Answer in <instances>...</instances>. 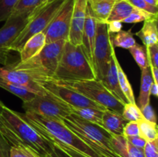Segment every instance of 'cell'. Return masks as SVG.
Returning a JSON list of instances; mask_svg holds the SVG:
<instances>
[{
  "mask_svg": "<svg viewBox=\"0 0 158 157\" xmlns=\"http://www.w3.org/2000/svg\"><path fill=\"white\" fill-rule=\"evenodd\" d=\"M96 78L94 67L82 45L75 46L66 41L63 46L53 80L82 81Z\"/></svg>",
  "mask_w": 158,
  "mask_h": 157,
  "instance_id": "cell-3",
  "label": "cell"
},
{
  "mask_svg": "<svg viewBox=\"0 0 158 157\" xmlns=\"http://www.w3.org/2000/svg\"><path fill=\"white\" fill-rule=\"evenodd\" d=\"M128 157H145L143 149L135 147L128 142Z\"/></svg>",
  "mask_w": 158,
  "mask_h": 157,
  "instance_id": "cell-43",
  "label": "cell"
},
{
  "mask_svg": "<svg viewBox=\"0 0 158 157\" xmlns=\"http://www.w3.org/2000/svg\"><path fill=\"white\" fill-rule=\"evenodd\" d=\"M127 1L129 2L134 7L137 9L154 15H158V7L148 4L144 0H127Z\"/></svg>",
  "mask_w": 158,
  "mask_h": 157,
  "instance_id": "cell-36",
  "label": "cell"
},
{
  "mask_svg": "<svg viewBox=\"0 0 158 157\" xmlns=\"http://www.w3.org/2000/svg\"><path fill=\"white\" fill-rule=\"evenodd\" d=\"M122 116L127 122H138L143 118L140 108L137 104L127 103L124 104Z\"/></svg>",
  "mask_w": 158,
  "mask_h": 157,
  "instance_id": "cell-32",
  "label": "cell"
},
{
  "mask_svg": "<svg viewBox=\"0 0 158 157\" xmlns=\"http://www.w3.org/2000/svg\"><path fill=\"white\" fill-rule=\"evenodd\" d=\"M66 0H47L30 13L29 20L24 29L9 48V52L19 53L26 42L32 35L43 32L52 22Z\"/></svg>",
  "mask_w": 158,
  "mask_h": 157,
  "instance_id": "cell-6",
  "label": "cell"
},
{
  "mask_svg": "<svg viewBox=\"0 0 158 157\" xmlns=\"http://www.w3.org/2000/svg\"><path fill=\"white\" fill-rule=\"evenodd\" d=\"M46 44V35L42 32L29 38L19 52L20 62H24L36 55Z\"/></svg>",
  "mask_w": 158,
  "mask_h": 157,
  "instance_id": "cell-17",
  "label": "cell"
},
{
  "mask_svg": "<svg viewBox=\"0 0 158 157\" xmlns=\"http://www.w3.org/2000/svg\"><path fill=\"white\" fill-rule=\"evenodd\" d=\"M12 145L0 132V157H9Z\"/></svg>",
  "mask_w": 158,
  "mask_h": 157,
  "instance_id": "cell-41",
  "label": "cell"
},
{
  "mask_svg": "<svg viewBox=\"0 0 158 157\" xmlns=\"http://www.w3.org/2000/svg\"><path fill=\"white\" fill-rule=\"evenodd\" d=\"M107 24L108 31L110 33H117V32H120L123 28V25H122L121 22L119 21H112L106 22Z\"/></svg>",
  "mask_w": 158,
  "mask_h": 157,
  "instance_id": "cell-44",
  "label": "cell"
},
{
  "mask_svg": "<svg viewBox=\"0 0 158 157\" xmlns=\"http://www.w3.org/2000/svg\"><path fill=\"white\" fill-rule=\"evenodd\" d=\"M110 1H113V2H115L116 0H110Z\"/></svg>",
  "mask_w": 158,
  "mask_h": 157,
  "instance_id": "cell-53",
  "label": "cell"
},
{
  "mask_svg": "<svg viewBox=\"0 0 158 157\" xmlns=\"http://www.w3.org/2000/svg\"><path fill=\"white\" fill-rule=\"evenodd\" d=\"M148 58L150 62V66L158 68V43L148 46Z\"/></svg>",
  "mask_w": 158,
  "mask_h": 157,
  "instance_id": "cell-38",
  "label": "cell"
},
{
  "mask_svg": "<svg viewBox=\"0 0 158 157\" xmlns=\"http://www.w3.org/2000/svg\"><path fill=\"white\" fill-rule=\"evenodd\" d=\"M142 112V115L143 117L145 119L148 120L150 122H152L154 123H157V116H156V113L154 112V109L152 106H151V104H148L144 106L143 108H142L140 109Z\"/></svg>",
  "mask_w": 158,
  "mask_h": 157,
  "instance_id": "cell-40",
  "label": "cell"
},
{
  "mask_svg": "<svg viewBox=\"0 0 158 157\" xmlns=\"http://www.w3.org/2000/svg\"><path fill=\"white\" fill-rule=\"evenodd\" d=\"M140 136L144 139L146 141H153L158 139L157 125L148 120L142 118L138 122Z\"/></svg>",
  "mask_w": 158,
  "mask_h": 157,
  "instance_id": "cell-28",
  "label": "cell"
},
{
  "mask_svg": "<svg viewBox=\"0 0 158 157\" xmlns=\"http://www.w3.org/2000/svg\"><path fill=\"white\" fill-rule=\"evenodd\" d=\"M143 151L145 157H158V139L147 141Z\"/></svg>",
  "mask_w": 158,
  "mask_h": 157,
  "instance_id": "cell-37",
  "label": "cell"
},
{
  "mask_svg": "<svg viewBox=\"0 0 158 157\" xmlns=\"http://www.w3.org/2000/svg\"><path fill=\"white\" fill-rule=\"evenodd\" d=\"M111 143L116 153L120 157H128V141L123 135L111 134Z\"/></svg>",
  "mask_w": 158,
  "mask_h": 157,
  "instance_id": "cell-31",
  "label": "cell"
},
{
  "mask_svg": "<svg viewBox=\"0 0 158 157\" xmlns=\"http://www.w3.org/2000/svg\"><path fill=\"white\" fill-rule=\"evenodd\" d=\"M43 157H52V156H51L50 155H45V156H43Z\"/></svg>",
  "mask_w": 158,
  "mask_h": 157,
  "instance_id": "cell-51",
  "label": "cell"
},
{
  "mask_svg": "<svg viewBox=\"0 0 158 157\" xmlns=\"http://www.w3.org/2000/svg\"><path fill=\"white\" fill-rule=\"evenodd\" d=\"M114 48L107 24L97 22V35L93 54V67L97 79L102 81L104 78L108 66L112 59Z\"/></svg>",
  "mask_w": 158,
  "mask_h": 157,
  "instance_id": "cell-9",
  "label": "cell"
},
{
  "mask_svg": "<svg viewBox=\"0 0 158 157\" xmlns=\"http://www.w3.org/2000/svg\"><path fill=\"white\" fill-rule=\"evenodd\" d=\"M135 9L136 8L127 0H116L106 22L112 21L122 22L129 16Z\"/></svg>",
  "mask_w": 158,
  "mask_h": 157,
  "instance_id": "cell-22",
  "label": "cell"
},
{
  "mask_svg": "<svg viewBox=\"0 0 158 157\" xmlns=\"http://www.w3.org/2000/svg\"><path fill=\"white\" fill-rule=\"evenodd\" d=\"M135 35L140 38L146 47L158 43L157 17L145 20L142 28Z\"/></svg>",
  "mask_w": 158,
  "mask_h": 157,
  "instance_id": "cell-19",
  "label": "cell"
},
{
  "mask_svg": "<svg viewBox=\"0 0 158 157\" xmlns=\"http://www.w3.org/2000/svg\"><path fill=\"white\" fill-rule=\"evenodd\" d=\"M66 41L62 39L46 43L36 55L26 61L10 64L11 67L30 75L38 83L52 81Z\"/></svg>",
  "mask_w": 158,
  "mask_h": 157,
  "instance_id": "cell-2",
  "label": "cell"
},
{
  "mask_svg": "<svg viewBox=\"0 0 158 157\" xmlns=\"http://www.w3.org/2000/svg\"><path fill=\"white\" fill-rule=\"evenodd\" d=\"M4 104L0 101V132L6 137V139L9 142L12 146H18V145H23V142L19 139L15 132L12 129V126L6 122L4 117L2 116V108Z\"/></svg>",
  "mask_w": 158,
  "mask_h": 157,
  "instance_id": "cell-27",
  "label": "cell"
},
{
  "mask_svg": "<svg viewBox=\"0 0 158 157\" xmlns=\"http://www.w3.org/2000/svg\"><path fill=\"white\" fill-rule=\"evenodd\" d=\"M127 141L133 145L135 147L139 148V149H143L144 147L145 144H146L147 141L144 139L142 138L140 135H136V136H131V137H127Z\"/></svg>",
  "mask_w": 158,
  "mask_h": 157,
  "instance_id": "cell-42",
  "label": "cell"
},
{
  "mask_svg": "<svg viewBox=\"0 0 158 157\" xmlns=\"http://www.w3.org/2000/svg\"><path fill=\"white\" fill-rule=\"evenodd\" d=\"M117 72H118V78L119 83H120V87L121 89L122 92L124 95L125 98L127 99L128 103H133V104H137L134 96V91H133L132 86H131V83L127 78V76L125 74L123 68L120 66L118 59L117 60Z\"/></svg>",
  "mask_w": 158,
  "mask_h": 157,
  "instance_id": "cell-26",
  "label": "cell"
},
{
  "mask_svg": "<svg viewBox=\"0 0 158 157\" xmlns=\"http://www.w3.org/2000/svg\"><path fill=\"white\" fill-rule=\"evenodd\" d=\"M40 4H42V0H18L10 15L15 16L21 14L29 13Z\"/></svg>",
  "mask_w": 158,
  "mask_h": 157,
  "instance_id": "cell-30",
  "label": "cell"
},
{
  "mask_svg": "<svg viewBox=\"0 0 158 157\" xmlns=\"http://www.w3.org/2000/svg\"><path fill=\"white\" fill-rule=\"evenodd\" d=\"M18 0H0V22H5L12 13Z\"/></svg>",
  "mask_w": 158,
  "mask_h": 157,
  "instance_id": "cell-35",
  "label": "cell"
},
{
  "mask_svg": "<svg viewBox=\"0 0 158 157\" xmlns=\"http://www.w3.org/2000/svg\"><path fill=\"white\" fill-rule=\"evenodd\" d=\"M49 155L52 157H72L56 143H53V149Z\"/></svg>",
  "mask_w": 158,
  "mask_h": 157,
  "instance_id": "cell-45",
  "label": "cell"
},
{
  "mask_svg": "<svg viewBox=\"0 0 158 157\" xmlns=\"http://www.w3.org/2000/svg\"><path fill=\"white\" fill-rule=\"evenodd\" d=\"M117 55H116L115 49H113L112 52V59L108 66V69L106 70V75L104 78L102 80L104 86L106 89L116 97L118 99L120 102L123 103V104L127 103V100L125 98L124 95L122 92L120 87V83H119L118 78V72H117Z\"/></svg>",
  "mask_w": 158,
  "mask_h": 157,
  "instance_id": "cell-16",
  "label": "cell"
},
{
  "mask_svg": "<svg viewBox=\"0 0 158 157\" xmlns=\"http://www.w3.org/2000/svg\"><path fill=\"white\" fill-rule=\"evenodd\" d=\"M0 87L9 92L10 93L16 95L23 101V103L32 99L36 95V94H35L26 88L9 83V82L3 81L1 79H0Z\"/></svg>",
  "mask_w": 158,
  "mask_h": 157,
  "instance_id": "cell-24",
  "label": "cell"
},
{
  "mask_svg": "<svg viewBox=\"0 0 158 157\" xmlns=\"http://www.w3.org/2000/svg\"><path fill=\"white\" fill-rule=\"evenodd\" d=\"M0 79L26 88L36 95H44L46 91L43 86L35 82L30 75L20 71H16L7 65L0 67Z\"/></svg>",
  "mask_w": 158,
  "mask_h": 157,
  "instance_id": "cell-13",
  "label": "cell"
},
{
  "mask_svg": "<svg viewBox=\"0 0 158 157\" xmlns=\"http://www.w3.org/2000/svg\"><path fill=\"white\" fill-rule=\"evenodd\" d=\"M2 113L25 146L35 151L40 157L49 155L52 152L53 143L43 136L24 118L23 113L12 110L5 105Z\"/></svg>",
  "mask_w": 158,
  "mask_h": 157,
  "instance_id": "cell-5",
  "label": "cell"
},
{
  "mask_svg": "<svg viewBox=\"0 0 158 157\" xmlns=\"http://www.w3.org/2000/svg\"><path fill=\"white\" fill-rule=\"evenodd\" d=\"M114 2L110 0H87L93 15L99 22H106Z\"/></svg>",
  "mask_w": 158,
  "mask_h": 157,
  "instance_id": "cell-20",
  "label": "cell"
},
{
  "mask_svg": "<svg viewBox=\"0 0 158 157\" xmlns=\"http://www.w3.org/2000/svg\"><path fill=\"white\" fill-rule=\"evenodd\" d=\"M140 71H141L140 89L137 105L140 108V109H141L146 105L150 103V97H151L150 89L154 81H153L151 67L144 68V69H140Z\"/></svg>",
  "mask_w": 158,
  "mask_h": 157,
  "instance_id": "cell-21",
  "label": "cell"
},
{
  "mask_svg": "<svg viewBox=\"0 0 158 157\" xmlns=\"http://www.w3.org/2000/svg\"><path fill=\"white\" fill-rule=\"evenodd\" d=\"M151 67V74H152L153 81L154 83H158V68L157 67Z\"/></svg>",
  "mask_w": 158,
  "mask_h": 157,
  "instance_id": "cell-49",
  "label": "cell"
},
{
  "mask_svg": "<svg viewBox=\"0 0 158 157\" xmlns=\"http://www.w3.org/2000/svg\"><path fill=\"white\" fill-rule=\"evenodd\" d=\"M9 51L0 50V65H10L9 63Z\"/></svg>",
  "mask_w": 158,
  "mask_h": 157,
  "instance_id": "cell-47",
  "label": "cell"
},
{
  "mask_svg": "<svg viewBox=\"0 0 158 157\" xmlns=\"http://www.w3.org/2000/svg\"><path fill=\"white\" fill-rule=\"evenodd\" d=\"M72 113L75 114L85 121L94 123L103 127V123H102L103 110L91 107L72 108Z\"/></svg>",
  "mask_w": 158,
  "mask_h": 157,
  "instance_id": "cell-23",
  "label": "cell"
},
{
  "mask_svg": "<svg viewBox=\"0 0 158 157\" xmlns=\"http://www.w3.org/2000/svg\"><path fill=\"white\" fill-rule=\"evenodd\" d=\"M23 115L43 136L51 143L64 145L88 157H106L85 143L63 121L46 118L31 112H25Z\"/></svg>",
  "mask_w": 158,
  "mask_h": 157,
  "instance_id": "cell-1",
  "label": "cell"
},
{
  "mask_svg": "<svg viewBox=\"0 0 158 157\" xmlns=\"http://www.w3.org/2000/svg\"><path fill=\"white\" fill-rule=\"evenodd\" d=\"M128 50L140 69L150 67V62L146 46L136 43Z\"/></svg>",
  "mask_w": 158,
  "mask_h": 157,
  "instance_id": "cell-29",
  "label": "cell"
},
{
  "mask_svg": "<svg viewBox=\"0 0 158 157\" xmlns=\"http://www.w3.org/2000/svg\"><path fill=\"white\" fill-rule=\"evenodd\" d=\"M52 81L77 91L92 101L103 106L106 109L122 115L124 105L106 89L101 80L94 78L82 81Z\"/></svg>",
  "mask_w": 158,
  "mask_h": 157,
  "instance_id": "cell-7",
  "label": "cell"
},
{
  "mask_svg": "<svg viewBox=\"0 0 158 157\" xmlns=\"http://www.w3.org/2000/svg\"><path fill=\"white\" fill-rule=\"evenodd\" d=\"M146 2H148V4L151 5V6H157V5H158V0H144Z\"/></svg>",
  "mask_w": 158,
  "mask_h": 157,
  "instance_id": "cell-50",
  "label": "cell"
},
{
  "mask_svg": "<svg viewBox=\"0 0 158 157\" xmlns=\"http://www.w3.org/2000/svg\"><path fill=\"white\" fill-rule=\"evenodd\" d=\"M63 123L85 143L106 157H120L111 143V134L102 126L82 119L73 113L63 119Z\"/></svg>",
  "mask_w": 158,
  "mask_h": 157,
  "instance_id": "cell-4",
  "label": "cell"
},
{
  "mask_svg": "<svg viewBox=\"0 0 158 157\" xmlns=\"http://www.w3.org/2000/svg\"><path fill=\"white\" fill-rule=\"evenodd\" d=\"M86 8L87 0H74L71 26L67 41L75 46L82 44V36L86 20Z\"/></svg>",
  "mask_w": 158,
  "mask_h": 157,
  "instance_id": "cell-14",
  "label": "cell"
},
{
  "mask_svg": "<svg viewBox=\"0 0 158 157\" xmlns=\"http://www.w3.org/2000/svg\"><path fill=\"white\" fill-rule=\"evenodd\" d=\"M56 144L58 145V146H60L62 149H63L65 152H67V153L69 154L70 156H72V157H88V156H86V155H83V154L80 153V152H77V151L74 150V149H71V148L68 147V146H64V145L60 144V143H56Z\"/></svg>",
  "mask_w": 158,
  "mask_h": 157,
  "instance_id": "cell-46",
  "label": "cell"
},
{
  "mask_svg": "<svg viewBox=\"0 0 158 157\" xmlns=\"http://www.w3.org/2000/svg\"><path fill=\"white\" fill-rule=\"evenodd\" d=\"M31 12L15 16L9 15L5 21L2 27L0 28V50L9 51V48L29 22Z\"/></svg>",
  "mask_w": 158,
  "mask_h": 157,
  "instance_id": "cell-12",
  "label": "cell"
},
{
  "mask_svg": "<svg viewBox=\"0 0 158 157\" xmlns=\"http://www.w3.org/2000/svg\"><path fill=\"white\" fill-rule=\"evenodd\" d=\"M43 89L49 93L52 94L60 99L63 100L72 108L91 107L100 110H106V108L88 99L80 92L74 91L69 88L58 84L54 81H48L40 83Z\"/></svg>",
  "mask_w": 158,
  "mask_h": 157,
  "instance_id": "cell-11",
  "label": "cell"
},
{
  "mask_svg": "<svg viewBox=\"0 0 158 157\" xmlns=\"http://www.w3.org/2000/svg\"><path fill=\"white\" fill-rule=\"evenodd\" d=\"M150 94L155 97L158 96V83H154L153 82L150 89Z\"/></svg>",
  "mask_w": 158,
  "mask_h": 157,
  "instance_id": "cell-48",
  "label": "cell"
},
{
  "mask_svg": "<svg viewBox=\"0 0 158 157\" xmlns=\"http://www.w3.org/2000/svg\"><path fill=\"white\" fill-rule=\"evenodd\" d=\"M9 157H40L35 151L23 145L12 146Z\"/></svg>",
  "mask_w": 158,
  "mask_h": 157,
  "instance_id": "cell-34",
  "label": "cell"
},
{
  "mask_svg": "<svg viewBox=\"0 0 158 157\" xmlns=\"http://www.w3.org/2000/svg\"><path fill=\"white\" fill-rule=\"evenodd\" d=\"M123 135L125 137L140 135L139 126L137 122H127L123 130Z\"/></svg>",
  "mask_w": 158,
  "mask_h": 157,
  "instance_id": "cell-39",
  "label": "cell"
},
{
  "mask_svg": "<svg viewBox=\"0 0 158 157\" xmlns=\"http://www.w3.org/2000/svg\"><path fill=\"white\" fill-rule=\"evenodd\" d=\"M74 0H66L49 26L43 31L46 43L58 40H68L71 26Z\"/></svg>",
  "mask_w": 158,
  "mask_h": 157,
  "instance_id": "cell-10",
  "label": "cell"
},
{
  "mask_svg": "<svg viewBox=\"0 0 158 157\" xmlns=\"http://www.w3.org/2000/svg\"><path fill=\"white\" fill-rule=\"evenodd\" d=\"M46 1H47V0H42V3L45 2H46Z\"/></svg>",
  "mask_w": 158,
  "mask_h": 157,
  "instance_id": "cell-52",
  "label": "cell"
},
{
  "mask_svg": "<svg viewBox=\"0 0 158 157\" xmlns=\"http://www.w3.org/2000/svg\"><path fill=\"white\" fill-rule=\"evenodd\" d=\"M158 15H154V14L149 13L145 11L140 10L136 8L128 17L121 22L122 23H129V24H135V23L144 22L145 20L150 19V18H156Z\"/></svg>",
  "mask_w": 158,
  "mask_h": 157,
  "instance_id": "cell-33",
  "label": "cell"
},
{
  "mask_svg": "<svg viewBox=\"0 0 158 157\" xmlns=\"http://www.w3.org/2000/svg\"><path fill=\"white\" fill-rule=\"evenodd\" d=\"M111 42L114 47L124 49H129L137 43L131 29H129L128 31L121 29L120 32H117L114 37H111Z\"/></svg>",
  "mask_w": 158,
  "mask_h": 157,
  "instance_id": "cell-25",
  "label": "cell"
},
{
  "mask_svg": "<svg viewBox=\"0 0 158 157\" xmlns=\"http://www.w3.org/2000/svg\"><path fill=\"white\" fill-rule=\"evenodd\" d=\"M25 112H31L46 118L63 121L72 113V107L46 91L44 95H36L32 99L23 103Z\"/></svg>",
  "mask_w": 158,
  "mask_h": 157,
  "instance_id": "cell-8",
  "label": "cell"
},
{
  "mask_svg": "<svg viewBox=\"0 0 158 157\" xmlns=\"http://www.w3.org/2000/svg\"><path fill=\"white\" fill-rule=\"evenodd\" d=\"M97 21L93 15L87 4L84 27L82 36V46L87 55L88 58L93 65V54L95 45L96 35H97Z\"/></svg>",
  "mask_w": 158,
  "mask_h": 157,
  "instance_id": "cell-15",
  "label": "cell"
},
{
  "mask_svg": "<svg viewBox=\"0 0 158 157\" xmlns=\"http://www.w3.org/2000/svg\"><path fill=\"white\" fill-rule=\"evenodd\" d=\"M103 128L113 135H123V130L127 121L122 115L110 109L103 111Z\"/></svg>",
  "mask_w": 158,
  "mask_h": 157,
  "instance_id": "cell-18",
  "label": "cell"
}]
</instances>
